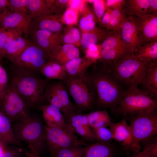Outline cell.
<instances>
[{"label":"cell","instance_id":"5b68a950","mask_svg":"<svg viewBox=\"0 0 157 157\" xmlns=\"http://www.w3.org/2000/svg\"><path fill=\"white\" fill-rule=\"evenodd\" d=\"M68 93L74 100L76 112L83 113L91 110L96 104L94 86L87 72L84 74L64 82Z\"/></svg>","mask_w":157,"mask_h":157},{"label":"cell","instance_id":"8d00e7d4","mask_svg":"<svg viewBox=\"0 0 157 157\" xmlns=\"http://www.w3.org/2000/svg\"><path fill=\"white\" fill-rule=\"evenodd\" d=\"M92 130L96 135L97 142L110 143L113 139L111 131L106 127H99Z\"/></svg>","mask_w":157,"mask_h":157},{"label":"cell","instance_id":"3957f363","mask_svg":"<svg viewBox=\"0 0 157 157\" xmlns=\"http://www.w3.org/2000/svg\"><path fill=\"white\" fill-rule=\"evenodd\" d=\"M13 131L20 142L28 144L27 156L41 157L46 148L44 125L39 118L31 116L27 119L13 123Z\"/></svg>","mask_w":157,"mask_h":157},{"label":"cell","instance_id":"4316f807","mask_svg":"<svg viewBox=\"0 0 157 157\" xmlns=\"http://www.w3.org/2000/svg\"><path fill=\"white\" fill-rule=\"evenodd\" d=\"M40 73L44 76L46 79H58L65 81L67 74L61 65L54 62L48 61L42 67Z\"/></svg>","mask_w":157,"mask_h":157},{"label":"cell","instance_id":"1f68e13d","mask_svg":"<svg viewBox=\"0 0 157 157\" xmlns=\"http://www.w3.org/2000/svg\"><path fill=\"white\" fill-rule=\"evenodd\" d=\"M22 34L14 29H5L1 27L0 31V58L4 57L6 52L13 41L22 36Z\"/></svg>","mask_w":157,"mask_h":157},{"label":"cell","instance_id":"d4e9b609","mask_svg":"<svg viewBox=\"0 0 157 157\" xmlns=\"http://www.w3.org/2000/svg\"><path fill=\"white\" fill-rule=\"evenodd\" d=\"M149 0H125L123 10L127 17L148 14Z\"/></svg>","mask_w":157,"mask_h":157},{"label":"cell","instance_id":"b9f144b4","mask_svg":"<svg viewBox=\"0 0 157 157\" xmlns=\"http://www.w3.org/2000/svg\"><path fill=\"white\" fill-rule=\"evenodd\" d=\"M1 60L0 58V95L4 92L9 84L8 76L1 64Z\"/></svg>","mask_w":157,"mask_h":157},{"label":"cell","instance_id":"603a6c76","mask_svg":"<svg viewBox=\"0 0 157 157\" xmlns=\"http://www.w3.org/2000/svg\"><path fill=\"white\" fill-rule=\"evenodd\" d=\"M141 84L150 97L157 99V60L149 63L148 65Z\"/></svg>","mask_w":157,"mask_h":157},{"label":"cell","instance_id":"c3c4849f","mask_svg":"<svg viewBox=\"0 0 157 157\" xmlns=\"http://www.w3.org/2000/svg\"><path fill=\"white\" fill-rule=\"evenodd\" d=\"M149 3L148 14H151L157 13V0H149Z\"/></svg>","mask_w":157,"mask_h":157},{"label":"cell","instance_id":"ee69618b","mask_svg":"<svg viewBox=\"0 0 157 157\" xmlns=\"http://www.w3.org/2000/svg\"><path fill=\"white\" fill-rule=\"evenodd\" d=\"M87 2V1L85 0H69V7L78 10L79 12Z\"/></svg>","mask_w":157,"mask_h":157},{"label":"cell","instance_id":"f907efd6","mask_svg":"<svg viewBox=\"0 0 157 157\" xmlns=\"http://www.w3.org/2000/svg\"><path fill=\"white\" fill-rule=\"evenodd\" d=\"M27 156V157H33L28 156ZM22 157H24V156H23Z\"/></svg>","mask_w":157,"mask_h":157},{"label":"cell","instance_id":"4fadbf2b","mask_svg":"<svg viewBox=\"0 0 157 157\" xmlns=\"http://www.w3.org/2000/svg\"><path fill=\"white\" fill-rule=\"evenodd\" d=\"M61 33L30 29L28 35L30 36L31 40H30L32 43L50 54L54 49L61 45L60 38Z\"/></svg>","mask_w":157,"mask_h":157},{"label":"cell","instance_id":"277c9868","mask_svg":"<svg viewBox=\"0 0 157 157\" xmlns=\"http://www.w3.org/2000/svg\"><path fill=\"white\" fill-rule=\"evenodd\" d=\"M149 64L128 52L103 68L130 87L142 83Z\"/></svg>","mask_w":157,"mask_h":157},{"label":"cell","instance_id":"9c48e42d","mask_svg":"<svg viewBox=\"0 0 157 157\" xmlns=\"http://www.w3.org/2000/svg\"><path fill=\"white\" fill-rule=\"evenodd\" d=\"M129 126L138 142L154 136L157 133V114L156 110L138 113L131 116Z\"/></svg>","mask_w":157,"mask_h":157},{"label":"cell","instance_id":"f6af8a7d","mask_svg":"<svg viewBox=\"0 0 157 157\" xmlns=\"http://www.w3.org/2000/svg\"><path fill=\"white\" fill-rule=\"evenodd\" d=\"M149 147L146 143L144 145L142 151L133 152L129 157H151Z\"/></svg>","mask_w":157,"mask_h":157},{"label":"cell","instance_id":"30bf717a","mask_svg":"<svg viewBox=\"0 0 157 157\" xmlns=\"http://www.w3.org/2000/svg\"><path fill=\"white\" fill-rule=\"evenodd\" d=\"M49 54L32 43L13 62L11 65L40 73L48 62Z\"/></svg>","mask_w":157,"mask_h":157},{"label":"cell","instance_id":"e575fe53","mask_svg":"<svg viewBox=\"0 0 157 157\" xmlns=\"http://www.w3.org/2000/svg\"><path fill=\"white\" fill-rule=\"evenodd\" d=\"M79 15V12L78 10L69 7L61 15L60 20L63 24L68 26L77 25Z\"/></svg>","mask_w":157,"mask_h":157},{"label":"cell","instance_id":"836d02e7","mask_svg":"<svg viewBox=\"0 0 157 157\" xmlns=\"http://www.w3.org/2000/svg\"><path fill=\"white\" fill-rule=\"evenodd\" d=\"M100 45L102 49H118L125 50L130 52L121 38L119 33L112 31L109 35L102 42Z\"/></svg>","mask_w":157,"mask_h":157},{"label":"cell","instance_id":"5bb4252c","mask_svg":"<svg viewBox=\"0 0 157 157\" xmlns=\"http://www.w3.org/2000/svg\"><path fill=\"white\" fill-rule=\"evenodd\" d=\"M31 22L28 14L9 11L0 15V25L4 28L14 29L28 36Z\"/></svg>","mask_w":157,"mask_h":157},{"label":"cell","instance_id":"6da1fadb","mask_svg":"<svg viewBox=\"0 0 157 157\" xmlns=\"http://www.w3.org/2000/svg\"><path fill=\"white\" fill-rule=\"evenodd\" d=\"M9 85L24 100L31 109L39 108L44 104L43 96L49 80L44 79L39 73L11 65Z\"/></svg>","mask_w":157,"mask_h":157},{"label":"cell","instance_id":"2e32d148","mask_svg":"<svg viewBox=\"0 0 157 157\" xmlns=\"http://www.w3.org/2000/svg\"><path fill=\"white\" fill-rule=\"evenodd\" d=\"M135 21L143 44L157 41V13L137 16Z\"/></svg>","mask_w":157,"mask_h":157},{"label":"cell","instance_id":"7bdbcfd3","mask_svg":"<svg viewBox=\"0 0 157 157\" xmlns=\"http://www.w3.org/2000/svg\"><path fill=\"white\" fill-rule=\"evenodd\" d=\"M105 1L107 9L122 10L124 6L125 0H106Z\"/></svg>","mask_w":157,"mask_h":157},{"label":"cell","instance_id":"7dc6e473","mask_svg":"<svg viewBox=\"0 0 157 157\" xmlns=\"http://www.w3.org/2000/svg\"><path fill=\"white\" fill-rule=\"evenodd\" d=\"M9 11H11L9 0H0V15Z\"/></svg>","mask_w":157,"mask_h":157},{"label":"cell","instance_id":"60d3db41","mask_svg":"<svg viewBox=\"0 0 157 157\" xmlns=\"http://www.w3.org/2000/svg\"><path fill=\"white\" fill-rule=\"evenodd\" d=\"M23 155V150L20 147L13 146L8 147L0 154V157H22Z\"/></svg>","mask_w":157,"mask_h":157},{"label":"cell","instance_id":"83f0119b","mask_svg":"<svg viewBox=\"0 0 157 157\" xmlns=\"http://www.w3.org/2000/svg\"><path fill=\"white\" fill-rule=\"evenodd\" d=\"M32 43L30 40L22 36L16 38L7 49L4 57L12 62Z\"/></svg>","mask_w":157,"mask_h":157},{"label":"cell","instance_id":"484cf974","mask_svg":"<svg viewBox=\"0 0 157 157\" xmlns=\"http://www.w3.org/2000/svg\"><path fill=\"white\" fill-rule=\"evenodd\" d=\"M140 60L149 63L157 60V41L146 43L136 48L133 52Z\"/></svg>","mask_w":157,"mask_h":157},{"label":"cell","instance_id":"ab89813d","mask_svg":"<svg viewBox=\"0 0 157 157\" xmlns=\"http://www.w3.org/2000/svg\"><path fill=\"white\" fill-rule=\"evenodd\" d=\"M102 49L100 45H91L85 49V57L93 61L95 64L100 59Z\"/></svg>","mask_w":157,"mask_h":157},{"label":"cell","instance_id":"cb8c5ba5","mask_svg":"<svg viewBox=\"0 0 157 157\" xmlns=\"http://www.w3.org/2000/svg\"><path fill=\"white\" fill-rule=\"evenodd\" d=\"M111 31L112 30L96 27L91 31L81 32V46L86 49L91 45L97 44L99 42H102Z\"/></svg>","mask_w":157,"mask_h":157},{"label":"cell","instance_id":"681fc988","mask_svg":"<svg viewBox=\"0 0 157 157\" xmlns=\"http://www.w3.org/2000/svg\"><path fill=\"white\" fill-rule=\"evenodd\" d=\"M6 149L0 143V154L3 152Z\"/></svg>","mask_w":157,"mask_h":157},{"label":"cell","instance_id":"d6a6232c","mask_svg":"<svg viewBox=\"0 0 157 157\" xmlns=\"http://www.w3.org/2000/svg\"><path fill=\"white\" fill-rule=\"evenodd\" d=\"M63 29L60 34L61 45L71 44L76 47L80 46L81 33L74 26H68Z\"/></svg>","mask_w":157,"mask_h":157},{"label":"cell","instance_id":"d590c367","mask_svg":"<svg viewBox=\"0 0 157 157\" xmlns=\"http://www.w3.org/2000/svg\"><path fill=\"white\" fill-rule=\"evenodd\" d=\"M84 147L78 145L62 149L57 153L54 157H81Z\"/></svg>","mask_w":157,"mask_h":157},{"label":"cell","instance_id":"ba28073f","mask_svg":"<svg viewBox=\"0 0 157 157\" xmlns=\"http://www.w3.org/2000/svg\"><path fill=\"white\" fill-rule=\"evenodd\" d=\"M45 140L50 156L54 157L60 150L75 145L86 146L85 142L79 139L72 131L49 125H44Z\"/></svg>","mask_w":157,"mask_h":157},{"label":"cell","instance_id":"52a82bcc","mask_svg":"<svg viewBox=\"0 0 157 157\" xmlns=\"http://www.w3.org/2000/svg\"><path fill=\"white\" fill-rule=\"evenodd\" d=\"M29 110L24 100L8 84L4 92L0 95V111L12 124L29 118Z\"/></svg>","mask_w":157,"mask_h":157},{"label":"cell","instance_id":"74e56055","mask_svg":"<svg viewBox=\"0 0 157 157\" xmlns=\"http://www.w3.org/2000/svg\"><path fill=\"white\" fill-rule=\"evenodd\" d=\"M88 1L92 3L94 12L97 22L100 25L102 26L101 19L107 9L105 0H88Z\"/></svg>","mask_w":157,"mask_h":157},{"label":"cell","instance_id":"ac0fdd59","mask_svg":"<svg viewBox=\"0 0 157 157\" xmlns=\"http://www.w3.org/2000/svg\"><path fill=\"white\" fill-rule=\"evenodd\" d=\"M80 54L79 49L74 45H61L50 53L48 61L57 63L62 66L71 60L80 57Z\"/></svg>","mask_w":157,"mask_h":157},{"label":"cell","instance_id":"d6986e66","mask_svg":"<svg viewBox=\"0 0 157 157\" xmlns=\"http://www.w3.org/2000/svg\"><path fill=\"white\" fill-rule=\"evenodd\" d=\"M61 15L52 14L33 19L31 22L30 29L61 32L63 29L60 20Z\"/></svg>","mask_w":157,"mask_h":157},{"label":"cell","instance_id":"ffe728a7","mask_svg":"<svg viewBox=\"0 0 157 157\" xmlns=\"http://www.w3.org/2000/svg\"><path fill=\"white\" fill-rule=\"evenodd\" d=\"M94 63L85 57H80L69 61L62 66L67 74L65 82L72 78L85 74L87 69Z\"/></svg>","mask_w":157,"mask_h":157},{"label":"cell","instance_id":"8fae6325","mask_svg":"<svg viewBox=\"0 0 157 157\" xmlns=\"http://www.w3.org/2000/svg\"><path fill=\"white\" fill-rule=\"evenodd\" d=\"M113 139L122 145L128 154L140 151V142L137 141L126 121L112 123L109 126Z\"/></svg>","mask_w":157,"mask_h":157},{"label":"cell","instance_id":"7402d4cb","mask_svg":"<svg viewBox=\"0 0 157 157\" xmlns=\"http://www.w3.org/2000/svg\"><path fill=\"white\" fill-rule=\"evenodd\" d=\"M115 155L110 143L96 142L84 147L81 157H115Z\"/></svg>","mask_w":157,"mask_h":157},{"label":"cell","instance_id":"7c38bea8","mask_svg":"<svg viewBox=\"0 0 157 157\" xmlns=\"http://www.w3.org/2000/svg\"><path fill=\"white\" fill-rule=\"evenodd\" d=\"M119 35L130 52L143 45L142 37L134 19L127 17L121 24Z\"/></svg>","mask_w":157,"mask_h":157},{"label":"cell","instance_id":"9a60e30c","mask_svg":"<svg viewBox=\"0 0 157 157\" xmlns=\"http://www.w3.org/2000/svg\"><path fill=\"white\" fill-rule=\"evenodd\" d=\"M68 123L85 142H96V135L90 126L87 114L75 112L70 117Z\"/></svg>","mask_w":157,"mask_h":157},{"label":"cell","instance_id":"44dd1931","mask_svg":"<svg viewBox=\"0 0 157 157\" xmlns=\"http://www.w3.org/2000/svg\"><path fill=\"white\" fill-rule=\"evenodd\" d=\"M12 124L8 118L0 111V143L6 149L10 145H22L21 142L14 133Z\"/></svg>","mask_w":157,"mask_h":157},{"label":"cell","instance_id":"816d5d0a","mask_svg":"<svg viewBox=\"0 0 157 157\" xmlns=\"http://www.w3.org/2000/svg\"><path fill=\"white\" fill-rule=\"evenodd\" d=\"M1 26L0 25V29H1Z\"/></svg>","mask_w":157,"mask_h":157},{"label":"cell","instance_id":"e0dca14e","mask_svg":"<svg viewBox=\"0 0 157 157\" xmlns=\"http://www.w3.org/2000/svg\"><path fill=\"white\" fill-rule=\"evenodd\" d=\"M42 112L46 124L49 125L63 129L74 131L65 120L60 110L53 105L44 104L38 108Z\"/></svg>","mask_w":157,"mask_h":157},{"label":"cell","instance_id":"f546056e","mask_svg":"<svg viewBox=\"0 0 157 157\" xmlns=\"http://www.w3.org/2000/svg\"><path fill=\"white\" fill-rule=\"evenodd\" d=\"M81 17L79 26L81 32L91 31L96 27L97 20L94 12L86 4L82 10L79 12Z\"/></svg>","mask_w":157,"mask_h":157},{"label":"cell","instance_id":"f35d334b","mask_svg":"<svg viewBox=\"0 0 157 157\" xmlns=\"http://www.w3.org/2000/svg\"><path fill=\"white\" fill-rule=\"evenodd\" d=\"M11 11L22 14L28 13L29 0H9Z\"/></svg>","mask_w":157,"mask_h":157},{"label":"cell","instance_id":"bcb514c9","mask_svg":"<svg viewBox=\"0 0 157 157\" xmlns=\"http://www.w3.org/2000/svg\"><path fill=\"white\" fill-rule=\"evenodd\" d=\"M112 10L107 8L104 14L101 19L102 26L107 28L110 21Z\"/></svg>","mask_w":157,"mask_h":157},{"label":"cell","instance_id":"8992f818","mask_svg":"<svg viewBox=\"0 0 157 157\" xmlns=\"http://www.w3.org/2000/svg\"><path fill=\"white\" fill-rule=\"evenodd\" d=\"M157 106L156 100L150 97L146 91L133 86L123 92L114 112L131 116L140 112L156 110Z\"/></svg>","mask_w":157,"mask_h":157},{"label":"cell","instance_id":"f1b7e54d","mask_svg":"<svg viewBox=\"0 0 157 157\" xmlns=\"http://www.w3.org/2000/svg\"><path fill=\"white\" fill-rule=\"evenodd\" d=\"M89 123L92 129L106 127L112 123L111 118L106 110L91 112L87 114Z\"/></svg>","mask_w":157,"mask_h":157},{"label":"cell","instance_id":"7a4b0ae2","mask_svg":"<svg viewBox=\"0 0 157 157\" xmlns=\"http://www.w3.org/2000/svg\"><path fill=\"white\" fill-rule=\"evenodd\" d=\"M89 74L96 92V105L99 108H109L114 112L124 92L117 80L106 70L95 64Z\"/></svg>","mask_w":157,"mask_h":157},{"label":"cell","instance_id":"4dcf8cb0","mask_svg":"<svg viewBox=\"0 0 157 157\" xmlns=\"http://www.w3.org/2000/svg\"><path fill=\"white\" fill-rule=\"evenodd\" d=\"M28 10L31 21L37 18L52 14L45 0H29Z\"/></svg>","mask_w":157,"mask_h":157}]
</instances>
